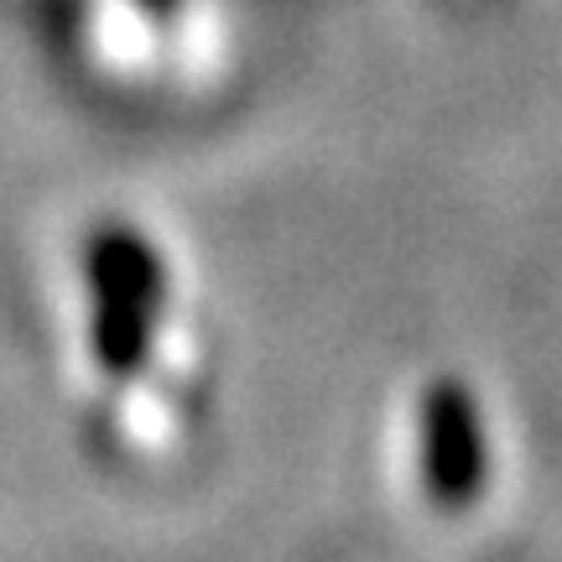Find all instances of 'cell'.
Returning a JSON list of instances; mask_svg holds the SVG:
<instances>
[{
	"mask_svg": "<svg viewBox=\"0 0 562 562\" xmlns=\"http://www.w3.org/2000/svg\"><path fill=\"white\" fill-rule=\"evenodd\" d=\"M89 281H94V349L110 375H136L151 344V313L161 302V266L146 240L110 229L89 245Z\"/></svg>",
	"mask_w": 562,
	"mask_h": 562,
	"instance_id": "obj_1",
	"label": "cell"
},
{
	"mask_svg": "<svg viewBox=\"0 0 562 562\" xmlns=\"http://www.w3.org/2000/svg\"><path fill=\"white\" fill-rule=\"evenodd\" d=\"M422 474L438 505H469L484 490V432L469 391L438 381L422 402Z\"/></svg>",
	"mask_w": 562,
	"mask_h": 562,
	"instance_id": "obj_2",
	"label": "cell"
}]
</instances>
